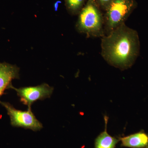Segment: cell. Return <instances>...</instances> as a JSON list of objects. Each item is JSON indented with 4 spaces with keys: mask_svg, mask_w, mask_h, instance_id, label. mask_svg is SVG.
I'll return each instance as SVG.
<instances>
[{
    "mask_svg": "<svg viewBox=\"0 0 148 148\" xmlns=\"http://www.w3.org/2000/svg\"><path fill=\"white\" fill-rule=\"evenodd\" d=\"M101 56L109 64L121 70L134 64L140 54L138 32L125 23L101 38Z\"/></svg>",
    "mask_w": 148,
    "mask_h": 148,
    "instance_id": "1",
    "label": "cell"
},
{
    "mask_svg": "<svg viewBox=\"0 0 148 148\" xmlns=\"http://www.w3.org/2000/svg\"><path fill=\"white\" fill-rule=\"evenodd\" d=\"M78 15L76 28L79 33L88 38L105 36L104 14L94 0H88Z\"/></svg>",
    "mask_w": 148,
    "mask_h": 148,
    "instance_id": "2",
    "label": "cell"
},
{
    "mask_svg": "<svg viewBox=\"0 0 148 148\" xmlns=\"http://www.w3.org/2000/svg\"><path fill=\"white\" fill-rule=\"evenodd\" d=\"M137 6L136 0H114L104 14L105 35L125 23Z\"/></svg>",
    "mask_w": 148,
    "mask_h": 148,
    "instance_id": "3",
    "label": "cell"
},
{
    "mask_svg": "<svg viewBox=\"0 0 148 148\" xmlns=\"http://www.w3.org/2000/svg\"><path fill=\"white\" fill-rule=\"evenodd\" d=\"M0 104L3 106L10 118L11 125L13 127H23L34 131H38L43 128L42 123L37 119L32 108L27 111H21L15 109L10 103L1 101Z\"/></svg>",
    "mask_w": 148,
    "mask_h": 148,
    "instance_id": "4",
    "label": "cell"
},
{
    "mask_svg": "<svg viewBox=\"0 0 148 148\" xmlns=\"http://www.w3.org/2000/svg\"><path fill=\"white\" fill-rule=\"evenodd\" d=\"M9 89L15 90L20 98V101L24 105L27 106L28 108H32V104L36 101L50 98L53 91V88L46 83L37 86L19 88H16L11 84Z\"/></svg>",
    "mask_w": 148,
    "mask_h": 148,
    "instance_id": "5",
    "label": "cell"
},
{
    "mask_svg": "<svg viewBox=\"0 0 148 148\" xmlns=\"http://www.w3.org/2000/svg\"><path fill=\"white\" fill-rule=\"evenodd\" d=\"M19 69L16 65L0 63V95L12 84V81L19 78Z\"/></svg>",
    "mask_w": 148,
    "mask_h": 148,
    "instance_id": "6",
    "label": "cell"
},
{
    "mask_svg": "<svg viewBox=\"0 0 148 148\" xmlns=\"http://www.w3.org/2000/svg\"><path fill=\"white\" fill-rule=\"evenodd\" d=\"M121 146L131 148H148V135L143 131L120 138Z\"/></svg>",
    "mask_w": 148,
    "mask_h": 148,
    "instance_id": "7",
    "label": "cell"
},
{
    "mask_svg": "<svg viewBox=\"0 0 148 148\" xmlns=\"http://www.w3.org/2000/svg\"><path fill=\"white\" fill-rule=\"evenodd\" d=\"M105 129L95 140V148H115L120 140L112 137L107 132V124L108 117L105 116Z\"/></svg>",
    "mask_w": 148,
    "mask_h": 148,
    "instance_id": "8",
    "label": "cell"
},
{
    "mask_svg": "<svg viewBox=\"0 0 148 148\" xmlns=\"http://www.w3.org/2000/svg\"><path fill=\"white\" fill-rule=\"evenodd\" d=\"M88 0H64L67 11L72 15L79 14Z\"/></svg>",
    "mask_w": 148,
    "mask_h": 148,
    "instance_id": "9",
    "label": "cell"
},
{
    "mask_svg": "<svg viewBox=\"0 0 148 148\" xmlns=\"http://www.w3.org/2000/svg\"><path fill=\"white\" fill-rule=\"evenodd\" d=\"M102 11L105 12L114 0H94Z\"/></svg>",
    "mask_w": 148,
    "mask_h": 148,
    "instance_id": "10",
    "label": "cell"
},
{
    "mask_svg": "<svg viewBox=\"0 0 148 148\" xmlns=\"http://www.w3.org/2000/svg\"><path fill=\"white\" fill-rule=\"evenodd\" d=\"M59 3H61V2L57 1L55 3L54 5V9H55V11L57 10V9H58V4H59Z\"/></svg>",
    "mask_w": 148,
    "mask_h": 148,
    "instance_id": "11",
    "label": "cell"
},
{
    "mask_svg": "<svg viewBox=\"0 0 148 148\" xmlns=\"http://www.w3.org/2000/svg\"><path fill=\"white\" fill-rule=\"evenodd\" d=\"M1 95H0V98H1ZM1 101H0V102H1Z\"/></svg>",
    "mask_w": 148,
    "mask_h": 148,
    "instance_id": "12",
    "label": "cell"
}]
</instances>
